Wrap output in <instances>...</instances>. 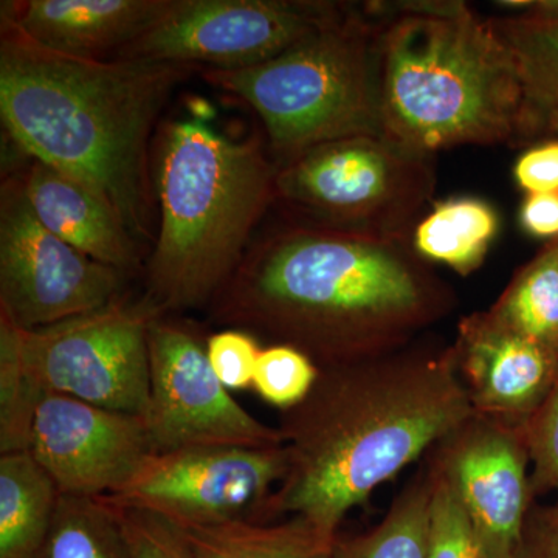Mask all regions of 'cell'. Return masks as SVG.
Returning <instances> with one entry per match:
<instances>
[{"instance_id":"obj_12","label":"cell","mask_w":558,"mask_h":558,"mask_svg":"<svg viewBox=\"0 0 558 558\" xmlns=\"http://www.w3.org/2000/svg\"><path fill=\"white\" fill-rule=\"evenodd\" d=\"M286 470L284 446L157 451L126 486L102 498L157 513L175 526L258 521L260 509L284 478Z\"/></svg>"},{"instance_id":"obj_24","label":"cell","mask_w":558,"mask_h":558,"mask_svg":"<svg viewBox=\"0 0 558 558\" xmlns=\"http://www.w3.org/2000/svg\"><path fill=\"white\" fill-rule=\"evenodd\" d=\"M499 38L508 44L538 109L558 102V21L488 17Z\"/></svg>"},{"instance_id":"obj_19","label":"cell","mask_w":558,"mask_h":558,"mask_svg":"<svg viewBox=\"0 0 558 558\" xmlns=\"http://www.w3.org/2000/svg\"><path fill=\"white\" fill-rule=\"evenodd\" d=\"M498 231L494 205L480 197L459 196L433 202L417 220L410 242L422 259L468 277L483 266Z\"/></svg>"},{"instance_id":"obj_15","label":"cell","mask_w":558,"mask_h":558,"mask_svg":"<svg viewBox=\"0 0 558 558\" xmlns=\"http://www.w3.org/2000/svg\"><path fill=\"white\" fill-rule=\"evenodd\" d=\"M450 347L473 413L481 416L521 427L556 381L558 352L524 339L487 311L462 317Z\"/></svg>"},{"instance_id":"obj_17","label":"cell","mask_w":558,"mask_h":558,"mask_svg":"<svg viewBox=\"0 0 558 558\" xmlns=\"http://www.w3.org/2000/svg\"><path fill=\"white\" fill-rule=\"evenodd\" d=\"M16 174L28 205L47 230L98 263L124 274L135 269L138 253L132 234L94 191L33 157Z\"/></svg>"},{"instance_id":"obj_20","label":"cell","mask_w":558,"mask_h":558,"mask_svg":"<svg viewBox=\"0 0 558 558\" xmlns=\"http://www.w3.org/2000/svg\"><path fill=\"white\" fill-rule=\"evenodd\" d=\"M61 494L31 451L0 454V558H33Z\"/></svg>"},{"instance_id":"obj_5","label":"cell","mask_w":558,"mask_h":558,"mask_svg":"<svg viewBox=\"0 0 558 558\" xmlns=\"http://www.w3.org/2000/svg\"><path fill=\"white\" fill-rule=\"evenodd\" d=\"M278 165L259 134L233 138L207 117L165 124L157 157L160 226L146 296L165 314L211 306L277 202Z\"/></svg>"},{"instance_id":"obj_16","label":"cell","mask_w":558,"mask_h":558,"mask_svg":"<svg viewBox=\"0 0 558 558\" xmlns=\"http://www.w3.org/2000/svg\"><path fill=\"white\" fill-rule=\"evenodd\" d=\"M168 5L170 0H24L3 2L2 14L47 49L110 61Z\"/></svg>"},{"instance_id":"obj_3","label":"cell","mask_w":558,"mask_h":558,"mask_svg":"<svg viewBox=\"0 0 558 558\" xmlns=\"http://www.w3.org/2000/svg\"><path fill=\"white\" fill-rule=\"evenodd\" d=\"M194 68L72 57L0 17V113L25 156L83 183L150 238V132Z\"/></svg>"},{"instance_id":"obj_2","label":"cell","mask_w":558,"mask_h":558,"mask_svg":"<svg viewBox=\"0 0 558 558\" xmlns=\"http://www.w3.org/2000/svg\"><path fill=\"white\" fill-rule=\"evenodd\" d=\"M473 414L451 347L416 343L319 368L278 425L284 478L258 521L301 517L329 534L377 487L429 453Z\"/></svg>"},{"instance_id":"obj_28","label":"cell","mask_w":558,"mask_h":558,"mask_svg":"<svg viewBox=\"0 0 558 558\" xmlns=\"http://www.w3.org/2000/svg\"><path fill=\"white\" fill-rule=\"evenodd\" d=\"M534 499L554 494L558 502V373L535 413L521 425Z\"/></svg>"},{"instance_id":"obj_9","label":"cell","mask_w":558,"mask_h":558,"mask_svg":"<svg viewBox=\"0 0 558 558\" xmlns=\"http://www.w3.org/2000/svg\"><path fill=\"white\" fill-rule=\"evenodd\" d=\"M344 5L322 0H170L159 20L116 61L252 68L314 35Z\"/></svg>"},{"instance_id":"obj_8","label":"cell","mask_w":558,"mask_h":558,"mask_svg":"<svg viewBox=\"0 0 558 558\" xmlns=\"http://www.w3.org/2000/svg\"><path fill=\"white\" fill-rule=\"evenodd\" d=\"M163 314L146 295L135 301L121 295L46 328L25 330L11 323L22 369L44 395L145 416L149 328Z\"/></svg>"},{"instance_id":"obj_32","label":"cell","mask_w":558,"mask_h":558,"mask_svg":"<svg viewBox=\"0 0 558 558\" xmlns=\"http://www.w3.org/2000/svg\"><path fill=\"white\" fill-rule=\"evenodd\" d=\"M510 558H558V502L534 501Z\"/></svg>"},{"instance_id":"obj_6","label":"cell","mask_w":558,"mask_h":558,"mask_svg":"<svg viewBox=\"0 0 558 558\" xmlns=\"http://www.w3.org/2000/svg\"><path fill=\"white\" fill-rule=\"evenodd\" d=\"M381 21L363 3L278 57L252 68L205 69L211 86L258 113L278 167L304 150L352 135H381Z\"/></svg>"},{"instance_id":"obj_26","label":"cell","mask_w":558,"mask_h":558,"mask_svg":"<svg viewBox=\"0 0 558 558\" xmlns=\"http://www.w3.org/2000/svg\"><path fill=\"white\" fill-rule=\"evenodd\" d=\"M429 492L427 558H490L468 510L449 481L427 462Z\"/></svg>"},{"instance_id":"obj_4","label":"cell","mask_w":558,"mask_h":558,"mask_svg":"<svg viewBox=\"0 0 558 558\" xmlns=\"http://www.w3.org/2000/svg\"><path fill=\"white\" fill-rule=\"evenodd\" d=\"M381 21L380 116L387 137L435 156L457 146L543 140L542 113L488 17L459 0L365 2Z\"/></svg>"},{"instance_id":"obj_22","label":"cell","mask_w":558,"mask_h":558,"mask_svg":"<svg viewBox=\"0 0 558 558\" xmlns=\"http://www.w3.org/2000/svg\"><path fill=\"white\" fill-rule=\"evenodd\" d=\"M432 478L427 465L402 488L380 523L351 538H337L332 558H427Z\"/></svg>"},{"instance_id":"obj_27","label":"cell","mask_w":558,"mask_h":558,"mask_svg":"<svg viewBox=\"0 0 558 558\" xmlns=\"http://www.w3.org/2000/svg\"><path fill=\"white\" fill-rule=\"evenodd\" d=\"M318 374V366L299 349L269 344L260 351L252 388L264 402L288 411L306 399Z\"/></svg>"},{"instance_id":"obj_18","label":"cell","mask_w":558,"mask_h":558,"mask_svg":"<svg viewBox=\"0 0 558 558\" xmlns=\"http://www.w3.org/2000/svg\"><path fill=\"white\" fill-rule=\"evenodd\" d=\"M178 527L196 558H332L339 538L301 517L281 523L230 520Z\"/></svg>"},{"instance_id":"obj_11","label":"cell","mask_w":558,"mask_h":558,"mask_svg":"<svg viewBox=\"0 0 558 558\" xmlns=\"http://www.w3.org/2000/svg\"><path fill=\"white\" fill-rule=\"evenodd\" d=\"M154 450L282 446L277 427L242 409L218 379L207 340L170 314L149 328V399L143 416Z\"/></svg>"},{"instance_id":"obj_14","label":"cell","mask_w":558,"mask_h":558,"mask_svg":"<svg viewBox=\"0 0 558 558\" xmlns=\"http://www.w3.org/2000/svg\"><path fill=\"white\" fill-rule=\"evenodd\" d=\"M428 454L468 510L490 558H510L532 505L521 427L473 413Z\"/></svg>"},{"instance_id":"obj_1","label":"cell","mask_w":558,"mask_h":558,"mask_svg":"<svg viewBox=\"0 0 558 558\" xmlns=\"http://www.w3.org/2000/svg\"><path fill=\"white\" fill-rule=\"evenodd\" d=\"M457 304L410 241L293 219L252 242L209 310L218 325L329 368L416 343Z\"/></svg>"},{"instance_id":"obj_29","label":"cell","mask_w":558,"mask_h":558,"mask_svg":"<svg viewBox=\"0 0 558 558\" xmlns=\"http://www.w3.org/2000/svg\"><path fill=\"white\" fill-rule=\"evenodd\" d=\"M108 502L116 512L128 558H196L189 539L170 520L148 510Z\"/></svg>"},{"instance_id":"obj_7","label":"cell","mask_w":558,"mask_h":558,"mask_svg":"<svg viewBox=\"0 0 558 558\" xmlns=\"http://www.w3.org/2000/svg\"><path fill=\"white\" fill-rule=\"evenodd\" d=\"M277 202L293 219L410 241L436 191L435 156L387 135L322 143L278 167Z\"/></svg>"},{"instance_id":"obj_21","label":"cell","mask_w":558,"mask_h":558,"mask_svg":"<svg viewBox=\"0 0 558 558\" xmlns=\"http://www.w3.org/2000/svg\"><path fill=\"white\" fill-rule=\"evenodd\" d=\"M498 323L558 352V240L545 242L487 310Z\"/></svg>"},{"instance_id":"obj_33","label":"cell","mask_w":558,"mask_h":558,"mask_svg":"<svg viewBox=\"0 0 558 558\" xmlns=\"http://www.w3.org/2000/svg\"><path fill=\"white\" fill-rule=\"evenodd\" d=\"M519 222L524 233L535 240H558V193L524 196L519 211Z\"/></svg>"},{"instance_id":"obj_13","label":"cell","mask_w":558,"mask_h":558,"mask_svg":"<svg viewBox=\"0 0 558 558\" xmlns=\"http://www.w3.org/2000/svg\"><path fill=\"white\" fill-rule=\"evenodd\" d=\"M28 451L65 497L117 494L156 453L143 416L46 395L33 422Z\"/></svg>"},{"instance_id":"obj_31","label":"cell","mask_w":558,"mask_h":558,"mask_svg":"<svg viewBox=\"0 0 558 558\" xmlns=\"http://www.w3.org/2000/svg\"><path fill=\"white\" fill-rule=\"evenodd\" d=\"M513 180L524 194L558 193V138L529 145L513 165Z\"/></svg>"},{"instance_id":"obj_23","label":"cell","mask_w":558,"mask_h":558,"mask_svg":"<svg viewBox=\"0 0 558 558\" xmlns=\"http://www.w3.org/2000/svg\"><path fill=\"white\" fill-rule=\"evenodd\" d=\"M33 558H128L112 506L105 498L61 495L49 534Z\"/></svg>"},{"instance_id":"obj_34","label":"cell","mask_w":558,"mask_h":558,"mask_svg":"<svg viewBox=\"0 0 558 558\" xmlns=\"http://www.w3.org/2000/svg\"><path fill=\"white\" fill-rule=\"evenodd\" d=\"M539 113H542L543 138H558V102L545 106L539 109Z\"/></svg>"},{"instance_id":"obj_25","label":"cell","mask_w":558,"mask_h":558,"mask_svg":"<svg viewBox=\"0 0 558 558\" xmlns=\"http://www.w3.org/2000/svg\"><path fill=\"white\" fill-rule=\"evenodd\" d=\"M44 396L22 369L13 323L0 314V454L28 451L36 410Z\"/></svg>"},{"instance_id":"obj_10","label":"cell","mask_w":558,"mask_h":558,"mask_svg":"<svg viewBox=\"0 0 558 558\" xmlns=\"http://www.w3.org/2000/svg\"><path fill=\"white\" fill-rule=\"evenodd\" d=\"M128 274L84 255L36 218L16 172L0 194V314L25 330L101 310Z\"/></svg>"},{"instance_id":"obj_30","label":"cell","mask_w":558,"mask_h":558,"mask_svg":"<svg viewBox=\"0 0 558 558\" xmlns=\"http://www.w3.org/2000/svg\"><path fill=\"white\" fill-rule=\"evenodd\" d=\"M260 351L258 339L241 329H226L207 339L209 365L227 389L252 387Z\"/></svg>"}]
</instances>
